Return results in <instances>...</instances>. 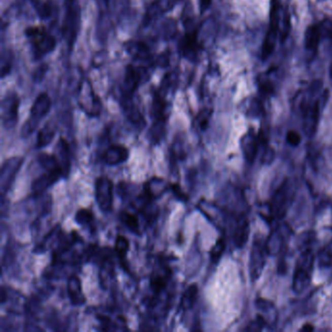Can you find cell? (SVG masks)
I'll return each mask as SVG.
<instances>
[{
    "instance_id": "cell-34",
    "label": "cell",
    "mask_w": 332,
    "mask_h": 332,
    "mask_svg": "<svg viewBox=\"0 0 332 332\" xmlns=\"http://www.w3.org/2000/svg\"><path fill=\"white\" fill-rule=\"evenodd\" d=\"M275 159V151L271 147H266L263 151V154H262V163L263 164H266V165H269L271 164Z\"/></svg>"
},
{
    "instance_id": "cell-21",
    "label": "cell",
    "mask_w": 332,
    "mask_h": 332,
    "mask_svg": "<svg viewBox=\"0 0 332 332\" xmlns=\"http://www.w3.org/2000/svg\"><path fill=\"white\" fill-rule=\"evenodd\" d=\"M56 135L55 126L51 123L46 124L42 129L38 131L37 140H36V147L37 148H44L53 142Z\"/></svg>"
},
{
    "instance_id": "cell-31",
    "label": "cell",
    "mask_w": 332,
    "mask_h": 332,
    "mask_svg": "<svg viewBox=\"0 0 332 332\" xmlns=\"http://www.w3.org/2000/svg\"><path fill=\"white\" fill-rule=\"evenodd\" d=\"M286 142L289 145L296 147L301 143V137L295 130H289L286 134Z\"/></svg>"
},
{
    "instance_id": "cell-10",
    "label": "cell",
    "mask_w": 332,
    "mask_h": 332,
    "mask_svg": "<svg viewBox=\"0 0 332 332\" xmlns=\"http://www.w3.org/2000/svg\"><path fill=\"white\" fill-rule=\"evenodd\" d=\"M249 237V223L245 214H234L231 231L232 241L237 249H242Z\"/></svg>"
},
{
    "instance_id": "cell-15",
    "label": "cell",
    "mask_w": 332,
    "mask_h": 332,
    "mask_svg": "<svg viewBox=\"0 0 332 332\" xmlns=\"http://www.w3.org/2000/svg\"><path fill=\"white\" fill-rule=\"evenodd\" d=\"M68 296L73 306H82L86 303V296L84 294L81 280L76 275L69 278Z\"/></svg>"
},
{
    "instance_id": "cell-4",
    "label": "cell",
    "mask_w": 332,
    "mask_h": 332,
    "mask_svg": "<svg viewBox=\"0 0 332 332\" xmlns=\"http://www.w3.org/2000/svg\"><path fill=\"white\" fill-rule=\"evenodd\" d=\"M24 35L31 45L32 55L36 59H41L52 53L57 45L56 38L50 35L44 26L27 27Z\"/></svg>"
},
{
    "instance_id": "cell-1",
    "label": "cell",
    "mask_w": 332,
    "mask_h": 332,
    "mask_svg": "<svg viewBox=\"0 0 332 332\" xmlns=\"http://www.w3.org/2000/svg\"><path fill=\"white\" fill-rule=\"evenodd\" d=\"M314 266L315 254L313 249H302L295 264L292 279V289L297 294L304 292L308 288L312 282Z\"/></svg>"
},
{
    "instance_id": "cell-24",
    "label": "cell",
    "mask_w": 332,
    "mask_h": 332,
    "mask_svg": "<svg viewBox=\"0 0 332 332\" xmlns=\"http://www.w3.org/2000/svg\"><path fill=\"white\" fill-rule=\"evenodd\" d=\"M94 214L87 209H80L75 214V221L77 224L89 228L91 230L94 229Z\"/></svg>"
},
{
    "instance_id": "cell-6",
    "label": "cell",
    "mask_w": 332,
    "mask_h": 332,
    "mask_svg": "<svg viewBox=\"0 0 332 332\" xmlns=\"http://www.w3.org/2000/svg\"><path fill=\"white\" fill-rule=\"evenodd\" d=\"M267 254L269 253L266 241L262 236H256L252 243L249 255V276L252 282H256L260 278L266 264Z\"/></svg>"
},
{
    "instance_id": "cell-9",
    "label": "cell",
    "mask_w": 332,
    "mask_h": 332,
    "mask_svg": "<svg viewBox=\"0 0 332 332\" xmlns=\"http://www.w3.org/2000/svg\"><path fill=\"white\" fill-rule=\"evenodd\" d=\"M20 98L17 94L9 93L5 95L1 103V121L6 130L13 129L19 119Z\"/></svg>"
},
{
    "instance_id": "cell-26",
    "label": "cell",
    "mask_w": 332,
    "mask_h": 332,
    "mask_svg": "<svg viewBox=\"0 0 332 332\" xmlns=\"http://www.w3.org/2000/svg\"><path fill=\"white\" fill-rule=\"evenodd\" d=\"M318 261L321 268H329L332 266V242L319 251Z\"/></svg>"
},
{
    "instance_id": "cell-5",
    "label": "cell",
    "mask_w": 332,
    "mask_h": 332,
    "mask_svg": "<svg viewBox=\"0 0 332 332\" xmlns=\"http://www.w3.org/2000/svg\"><path fill=\"white\" fill-rule=\"evenodd\" d=\"M52 102L50 96L46 93H41L36 97L35 103L32 104L29 117L26 120L25 124L22 129L23 138H27L37 129L39 123L47 116L50 112Z\"/></svg>"
},
{
    "instance_id": "cell-36",
    "label": "cell",
    "mask_w": 332,
    "mask_h": 332,
    "mask_svg": "<svg viewBox=\"0 0 332 332\" xmlns=\"http://www.w3.org/2000/svg\"><path fill=\"white\" fill-rule=\"evenodd\" d=\"M46 73V67H40V69H38L36 72H35V74H34V80L38 82V81H41L44 74Z\"/></svg>"
},
{
    "instance_id": "cell-18",
    "label": "cell",
    "mask_w": 332,
    "mask_h": 332,
    "mask_svg": "<svg viewBox=\"0 0 332 332\" xmlns=\"http://www.w3.org/2000/svg\"><path fill=\"white\" fill-rule=\"evenodd\" d=\"M284 228L279 227L276 230L272 231L270 237L266 241L267 245V250L268 253L271 255H275L280 253L284 247L285 243V234L283 232Z\"/></svg>"
},
{
    "instance_id": "cell-7",
    "label": "cell",
    "mask_w": 332,
    "mask_h": 332,
    "mask_svg": "<svg viewBox=\"0 0 332 332\" xmlns=\"http://www.w3.org/2000/svg\"><path fill=\"white\" fill-rule=\"evenodd\" d=\"M24 163V158L15 156L4 161L0 173V192L2 198L7 194L15 181L21 167Z\"/></svg>"
},
{
    "instance_id": "cell-30",
    "label": "cell",
    "mask_w": 332,
    "mask_h": 332,
    "mask_svg": "<svg viewBox=\"0 0 332 332\" xmlns=\"http://www.w3.org/2000/svg\"><path fill=\"white\" fill-rule=\"evenodd\" d=\"M13 55L10 51H3L1 56V77L4 78L12 70Z\"/></svg>"
},
{
    "instance_id": "cell-22",
    "label": "cell",
    "mask_w": 332,
    "mask_h": 332,
    "mask_svg": "<svg viewBox=\"0 0 332 332\" xmlns=\"http://www.w3.org/2000/svg\"><path fill=\"white\" fill-rule=\"evenodd\" d=\"M320 26L318 25H311L309 26L305 32V46L309 51L316 52L318 46L320 44Z\"/></svg>"
},
{
    "instance_id": "cell-39",
    "label": "cell",
    "mask_w": 332,
    "mask_h": 332,
    "mask_svg": "<svg viewBox=\"0 0 332 332\" xmlns=\"http://www.w3.org/2000/svg\"><path fill=\"white\" fill-rule=\"evenodd\" d=\"M330 76H331V78H332V64H331V67H330Z\"/></svg>"
},
{
    "instance_id": "cell-19",
    "label": "cell",
    "mask_w": 332,
    "mask_h": 332,
    "mask_svg": "<svg viewBox=\"0 0 332 332\" xmlns=\"http://www.w3.org/2000/svg\"><path fill=\"white\" fill-rule=\"evenodd\" d=\"M166 189V182L162 178H151L143 186V192L154 200L160 197Z\"/></svg>"
},
{
    "instance_id": "cell-12",
    "label": "cell",
    "mask_w": 332,
    "mask_h": 332,
    "mask_svg": "<svg viewBox=\"0 0 332 332\" xmlns=\"http://www.w3.org/2000/svg\"><path fill=\"white\" fill-rule=\"evenodd\" d=\"M54 157L58 163L61 177L67 178L70 175L71 172V167H72V162H71V150H70V145L68 142L60 138L59 142L57 143V145L54 149Z\"/></svg>"
},
{
    "instance_id": "cell-37",
    "label": "cell",
    "mask_w": 332,
    "mask_h": 332,
    "mask_svg": "<svg viewBox=\"0 0 332 332\" xmlns=\"http://www.w3.org/2000/svg\"><path fill=\"white\" fill-rule=\"evenodd\" d=\"M199 5H200L201 13L206 12L210 8V6L212 5V0H200Z\"/></svg>"
},
{
    "instance_id": "cell-3",
    "label": "cell",
    "mask_w": 332,
    "mask_h": 332,
    "mask_svg": "<svg viewBox=\"0 0 332 332\" xmlns=\"http://www.w3.org/2000/svg\"><path fill=\"white\" fill-rule=\"evenodd\" d=\"M294 186L289 179L285 181L274 192L273 196L269 203L270 216L281 220L285 217L294 199Z\"/></svg>"
},
{
    "instance_id": "cell-20",
    "label": "cell",
    "mask_w": 332,
    "mask_h": 332,
    "mask_svg": "<svg viewBox=\"0 0 332 332\" xmlns=\"http://www.w3.org/2000/svg\"><path fill=\"white\" fill-rule=\"evenodd\" d=\"M198 292L199 289L196 284L190 285L181 296L179 309L182 311H188L193 308L198 298Z\"/></svg>"
},
{
    "instance_id": "cell-40",
    "label": "cell",
    "mask_w": 332,
    "mask_h": 332,
    "mask_svg": "<svg viewBox=\"0 0 332 332\" xmlns=\"http://www.w3.org/2000/svg\"><path fill=\"white\" fill-rule=\"evenodd\" d=\"M106 2L107 3V2H108V0H106Z\"/></svg>"
},
{
    "instance_id": "cell-32",
    "label": "cell",
    "mask_w": 332,
    "mask_h": 332,
    "mask_svg": "<svg viewBox=\"0 0 332 332\" xmlns=\"http://www.w3.org/2000/svg\"><path fill=\"white\" fill-rule=\"evenodd\" d=\"M171 189L173 191L174 195L178 198V200L179 201H182V202H185V201H188V197L187 195L182 191L180 185H178V183H173L171 185Z\"/></svg>"
},
{
    "instance_id": "cell-33",
    "label": "cell",
    "mask_w": 332,
    "mask_h": 332,
    "mask_svg": "<svg viewBox=\"0 0 332 332\" xmlns=\"http://www.w3.org/2000/svg\"><path fill=\"white\" fill-rule=\"evenodd\" d=\"M209 119H210V112L204 110L202 111L198 117H197V122L198 125L200 127V129L202 130H205L208 128V124H209Z\"/></svg>"
},
{
    "instance_id": "cell-8",
    "label": "cell",
    "mask_w": 332,
    "mask_h": 332,
    "mask_svg": "<svg viewBox=\"0 0 332 332\" xmlns=\"http://www.w3.org/2000/svg\"><path fill=\"white\" fill-rule=\"evenodd\" d=\"M95 199L99 210L109 213L113 206V182L107 177L95 179Z\"/></svg>"
},
{
    "instance_id": "cell-11",
    "label": "cell",
    "mask_w": 332,
    "mask_h": 332,
    "mask_svg": "<svg viewBox=\"0 0 332 332\" xmlns=\"http://www.w3.org/2000/svg\"><path fill=\"white\" fill-rule=\"evenodd\" d=\"M261 143L260 136L256 135L253 130H249L241 140V148L245 160L252 164L258 153Z\"/></svg>"
},
{
    "instance_id": "cell-16",
    "label": "cell",
    "mask_w": 332,
    "mask_h": 332,
    "mask_svg": "<svg viewBox=\"0 0 332 332\" xmlns=\"http://www.w3.org/2000/svg\"><path fill=\"white\" fill-rule=\"evenodd\" d=\"M129 149L123 145H111L104 154V160L108 166H117L128 161Z\"/></svg>"
},
{
    "instance_id": "cell-27",
    "label": "cell",
    "mask_w": 332,
    "mask_h": 332,
    "mask_svg": "<svg viewBox=\"0 0 332 332\" xmlns=\"http://www.w3.org/2000/svg\"><path fill=\"white\" fill-rule=\"evenodd\" d=\"M226 249L225 240L223 238H219L214 247L211 249L210 251V256H211V260L213 263H217L218 261L220 260V258L222 257L224 251Z\"/></svg>"
},
{
    "instance_id": "cell-2",
    "label": "cell",
    "mask_w": 332,
    "mask_h": 332,
    "mask_svg": "<svg viewBox=\"0 0 332 332\" xmlns=\"http://www.w3.org/2000/svg\"><path fill=\"white\" fill-rule=\"evenodd\" d=\"M81 8L78 0H64V17L62 20L61 36L68 46L73 47L80 30Z\"/></svg>"
},
{
    "instance_id": "cell-13",
    "label": "cell",
    "mask_w": 332,
    "mask_h": 332,
    "mask_svg": "<svg viewBox=\"0 0 332 332\" xmlns=\"http://www.w3.org/2000/svg\"><path fill=\"white\" fill-rule=\"evenodd\" d=\"M197 36L198 32L196 29H194L193 31H188L182 38L179 44V51L181 55L190 60H195L201 50Z\"/></svg>"
},
{
    "instance_id": "cell-17",
    "label": "cell",
    "mask_w": 332,
    "mask_h": 332,
    "mask_svg": "<svg viewBox=\"0 0 332 332\" xmlns=\"http://www.w3.org/2000/svg\"><path fill=\"white\" fill-rule=\"evenodd\" d=\"M62 178L59 173L56 172H48L44 171V173L34 180L31 184V190L35 195H40L44 191L55 184L59 178Z\"/></svg>"
},
{
    "instance_id": "cell-14",
    "label": "cell",
    "mask_w": 332,
    "mask_h": 332,
    "mask_svg": "<svg viewBox=\"0 0 332 332\" xmlns=\"http://www.w3.org/2000/svg\"><path fill=\"white\" fill-rule=\"evenodd\" d=\"M143 68H137L132 64H129L126 68L125 79H124V96H132L134 93L142 83L143 79Z\"/></svg>"
},
{
    "instance_id": "cell-28",
    "label": "cell",
    "mask_w": 332,
    "mask_h": 332,
    "mask_svg": "<svg viewBox=\"0 0 332 332\" xmlns=\"http://www.w3.org/2000/svg\"><path fill=\"white\" fill-rule=\"evenodd\" d=\"M169 275L166 274L155 273L150 280V287L155 293H160L166 287L167 280Z\"/></svg>"
},
{
    "instance_id": "cell-29",
    "label": "cell",
    "mask_w": 332,
    "mask_h": 332,
    "mask_svg": "<svg viewBox=\"0 0 332 332\" xmlns=\"http://www.w3.org/2000/svg\"><path fill=\"white\" fill-rule=\"evenodd\" d=\"M30 1L35 7V10L37 13V15L39 16V18L47 19L51 16L52 8L49 3L43 2L41 0H30Z\"/></svg>"
},
{
    "instance_id": "cell-38",
    "label": "cell",
    "mask_w": 332,
    "mask_h": 332,
    "mask_svg": "<svg viewBox=\"0 0 332 332\" xmlns=\"http://www.w3.org/2000/svg\"><path fill=\"white\" fill-rule=\"evenodd\" d=\"M315 328H314V326L312 325V324H305V325H303L302 327H301V331H313Z\"/></svg>"
},
{
    "instance_id": "cell-25",
    "label": "cell",
    "mask_w": 332,
    "mask_h": 332,
    "mask_svg": "<svg viewBox=\"0 0 332 332\" xmlns=\"http://www.w3.org/2000/svg\"><path fill=\"white\" fill-rule=\"evenodd\" d=\"M130 249V243L125 236L118 235L115 241V252L118 255L119 260L122 264H126V258Z\"/></svg>"
},
{
    "instance_id": "cell-23",
    "label": "cell",
    "mask_w": 332,
    "mask_h": 332,
    "mask_svg": "<svg viewBox=\"0 0 332 332\" xmlns=\"http://www.w3.org/2000/svg\"><path fill=\"white\" fill-rule=\"evenodd\" d=\"M119 219L124 225L130 230V232L136 235H139V236L141 235L140 219L136 214L129 213L127 211H123L119 214Z\"/></svg>"
},
{
    "instance_id": "cell-35",
    "label": "cell",
    "mask_w": 332,
    "mask_h": 332,
    "mask_svg": "<svg viewBox=\"0 0 332 332\" xmlns=\"http://www.w3.org/2000/svg\"><path fill=\"white\" fill-rule=\"evenodd\" d=\"M259 89H260V92L263 95H271L273 93V85L271 84L270 81L260 83Z\"/></svg>"
}]
</instances>
